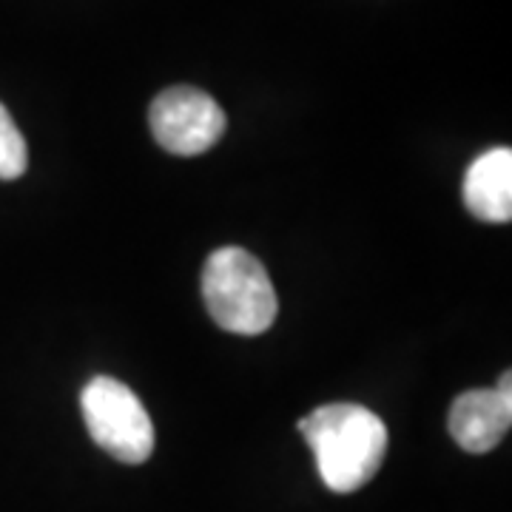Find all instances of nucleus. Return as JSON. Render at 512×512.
Returning a JSON list of instances; mask_svg holds the SVG:
<instances>
[{"mask_svg":"<svg viewBox=\"0 0 512 512\" xmlns=\"http://www.w3.org/2000/svg\"><path fill=\"white\" fill-rule=\"evenodd\" d=\"M316 470L333 493H356L379 473L387 456V427L362 404H325L299 421Z\"/></svg>","mask_w":512,"mask_h":512,"instance_id":"f257e3e1","label":"nucleus"},{"mask_svg":"<svg viewBox=\"0 0 512 512\" xmlns=\"http://www.w3.org/2000/svg\"><path fill=\"white\" fill-rule=\"evenodd\" d=\"M202 299L222 330L256 336L274 325L279 302L265 265L245 248H220L202 268Z\"/></svg>","mask_w":512,"mask_h":512,"instance_id":"f03ea898","label":"nucleus"},{"mask_svg":"<svg viewBox=\"0 0 512 512\" xmlns=\"http://www.w3.org/2000/svg\"><path fill=\"white\" fill-rule=\"evenodd\" d=\"M80 407L89 436L111 458L123 464H143L154 453L151 416L134 396V390H128L123 382L111 376H97L86 384Z\"/></svg>","mask_w":512,"mask_h":512,"instance_id":"7ed1b4c3","label":"nucleus"},{"mask_svg":"<svg viewBox=\"0 0 512 512\" xmlns=\"http://www.w3.org/2000/svg\"><path fill=\"white\" fill-rule=\"evenodd\" d=\"M151 134L168 154L197 157L222 140L228 117L211 94L174 86L154 97L148 111Z\"/></svg>","mask_w":512,"mask_h":512,"instance_id":"20e7f679","label":"nucleus"},{"mask_svg":"<svg viewBox=\"0 0 512 512\" xmlns=\"http://www.w3.org/2000/svg\"><path fill=\"white\" fill-rule=\"evenodd\" d=\"M512 424V373L495 390H467L450 407V436L467 453H490Z\"/></svg>","mask_w":512,"mask_h":512,"instance_id":"39448f33","label":"nucleus"},{"mask_svg":"<svg viewBox=\"0 0 512 512\" xmlns=\"http://www.w3.org/2000/svg\"><path fill=\"white\" fill-rule=\"evenodd\" d=\"M464 205L484 222L512 220V151L490 148L473 160L464 177Z\"/></svg>","mask_w":512,"mask_h":512,"instance_id":"423d86ee","label":"nucleus"},{"mask_svg":"<svg viewBox=\"0 0 512 512\" xmlns=\"http://www.w3.org/2000/svg\"><path fill=\"white\" fill-rule=\"evenodd\" d=\"M26 168H29L26 140H23L20 128L15 126L12 114L0 103V180L12 183L26 174Z\"/></svg>","mask_w":512,"mask_h":512,"instance_id":"0eeeda50","label":"nucleus"}]
</instances>
